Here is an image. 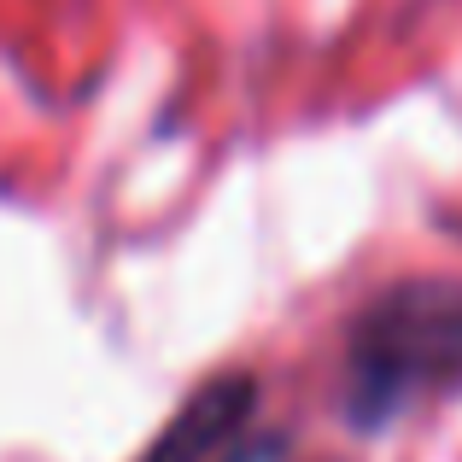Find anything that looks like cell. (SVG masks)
Wrapping results in <instances>:
<instances>
[{
	"mask_svg": "<svg viewBox=\"0 0 462 462\" xmlns=\"http://www.w3.org/2000/svg\"><path fill=\"white\" fill-rule=\"evenodd\" d=\"M462 381V282L421 275L393 282L346 328L339 410L357 433H374L421 393Z\"/></svg>",
	"mask_w": 462,
	"mask_h": 462,
	"instance_id": "1",
	"label": "cell"
},
{
	"mask_svg": "<svg viewBox=\"0 0 462 462\" xmlns=\"http://www.w3.org/2000/svg\"><path fill=\"white\" fill-rule=\"evenodd\" d=\"M258 374H211L193 398H181V410L158 428L141 462H270L282 445L258 433Z\"/></svg>",
	"mask_w": 462,
	"mask_h": 462,
	"instance_id": "2",
	"label": "cell"
}]
</instances>
